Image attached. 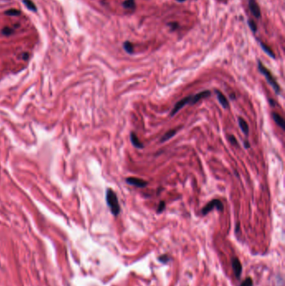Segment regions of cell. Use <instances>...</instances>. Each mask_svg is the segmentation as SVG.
I'll list each match as a JSON object with an SVG mask.
<instances>
[{"label": "cell", "instance_id": "6da1fadb", "mask_svg": "<svg viewBox=\"0 0 285 286\" xmlns=\"http://www.w3.org/2000/svg\"><path fill=\"white\" fill-rule=\"evenodd\" d=\"M106 203L111 213L114 216L119 215L120 212V207L119 204L118 198L115 192L110 188L106 191Z\"/></svg>", "mask_w": 285, "mask_h": 286}, {"label": "cell", "instance_id": "7a4b0ae2", "mask_svg": "<svg viewBox=\"0 0 285 286\" xmlns=\"http://www.w3.org/2000/svg\"><path fill=\"white\" fill-rule=\"evenodd\" d=\"M258 65H259V71L265 76V78L267 79V81L269 82V85L272 86L273 89L274 90L275 93L277 94V95H279L280 92H281L280 86L279 85H278V83H277V81H276V80L274 79V77L273 76L272 73L270 72V71L267 69L266 67L262 64V62L259 61V60L258 61Z\"/></svg>", "mask_w": 285, "mask_h": 286}, {"label": "cell", "instance_id": "3957f363", "mask_svg": "<svg viewBox=\"0 0 285 286\" xmlns=\"http://www.w3.org/2000/svg\"><path fill=\"white\" fill-rule=\"evenodd\" d=\"M213 209H217V210H219V211L222 212L223 211L224 206L220 200H218V199H213V200L209 202V203L203 208V210H202V213H203V215H207L209 212L213 210Z\"/></svg>", "mask_w": 285, "mask_h": 286}, {"label": "cell", "instance_id": "277c9868", "mask_svg": "<svg viewBox=\"0 0 285 286\" xmlns=\"http://www.w3.org/2000/svg\"><path fill=\"white\" fill-rule=\"evenodd\" d=\"M191 98H192V96H189L186 97V98H184V99L181 100L180 101L177 102V103L175 105V107L173 108V110H171V116H173L175 114H176V113L178 112L179 110H181L182 107L185 106L186 105H189Z\"/></svg>", "mask_w": 285, "mask_h": 286}, {"label": "cell", "instance_id": "5b68a950", "mask_svg": "<svg viewBox=\"0 0 285 286\" xmlns=\"http://www.w3.org/2000/svg\"><path fill=\"white\" fill-rule=\"evenodd\" d=\"M248 6H249V9H250L251 13H253V15L255 17L256 19H260L261 18V11L259 8V6L258 3L256 2V0H249L248 1Z\"/></svg>", "mask_w": 285, "mask_h": 286}, {"label": "cell", "instance_id": "8992f818", "mask_svg": "<svg viewBox=\"0 0 285 286\" xmlns=\"http://www.w3.org/2000/svg\"><path fill=\"white\" fill-rule=\"evenodd\" d=\"M125 182H127L128 184H131L137 187H145L147 186V181L136 178V177H128L125 179Z\"/></svg>", "mask_w": 285, "mask_h": 286}, {"label": "cell", "instance_id": "52a82bcc", "mask_svg": "<svg viewBox=\"0 0 285 286\" xmlns=\"http://www.w3.org/2000/svg\"><path fill=\"white\" fill-rule=\"evenodd\" d=\"M232 266L233 272H234L235 276L237 279L240 278L241 274H242V270H243V267H242V264L239 261V260L237 258H233L232 260Z\"/></svg>", "mask_w": 285, "mask_h": 286}, {"label": "cell", "instance_id": "ba28073f", "mask_svg": "<svg viewBox=\"0 0 285 286\" xmlns=\"http://www.w3.org/2000/svg\"><path fill=\"white\" fill-rule=\"evenodd\" d=\"M210 96H211L210 91H202V92L197 94V95H195V96H192V98H191V101H190L189 105L196 104V103H197V102L199 101L200 100L204 99V98H207V97H209Z\"/></svg>", "mask_w": 285, "mask_h": 286}, {"label": "cell", "instance_id": "9c48e42d", "mask_svg": "<svg viewBox=\"0 0 285 286\" xmlns=\"http://www.w3.org/2000/svg\"><path fill=\"white\" fill-rule=\"evenodd\" d=\"M215 92H216L217 99H218L219 102H220V104H221L222 106L223 107L224 109H228V108H229V102H228L227 99L226 97H225V96H224L223 94L222 93L221 91H217V90H216Z\"/></svg>", "mask_w": 285, "mask_h": 286}, {"label": "cell", "instance_id": "30bf717a", "mask_svg": "<svg viewBox=\"0 0 285 286\" xmlns=\"http://www.w3.org/2000/svg\"><path fill=\"white\" fill-rule=\"evenodd\" d=\"M130 136H131V142L134 147H136V148H138V149L144 148V145L140 142V140L138 139V137L136 136L135 132H131Z\"/></svg>", "mask_w": 285, "mask_h": 286}, {"label": "cell", "instance_id": "8fae6325", "mask_svg": "<svg viewBox=\"0 0 285 286\" xmlns=\"http://www.w3.org/2000/svg\"><path fill=\"white\" fill-rule=\"evenodd\" d=\"M272 115H273V120H274L275 122H276V123H277L278 125V126L282 128V130L285 131V121H284V120H283V118L280 115H278V113H275V112L273 113Z\"/></svg>", "mask_w": 285, "mask_h": 286}, {"label": "cell", "instance_id": "7c38bea8", "mask_svg": "<svg viewBox=\"0 0 285 286\" xmlns=\"http://www.w3.org/2000/svg\"><path fill=\"white\" fill-rule=\"evenodd\" d=\"M238 120V124H239L241 130L243 131V132L245 134L246 136H248V132H249V127H248L247 121L243 117H238V120Z\"/></svg>", "mask_w": 285, "mask_h": 286}, {"label": "cell", "instance_id": "4fadbf2b", "mask_svg": "<svg viewBox=\"0 0 285 286\" xmlns=\"http://www.w3.org/2000/svg\"><path fill=\"white\" fill-rule=\"evenodd\" d=\"M177 131H178V129H172V130H170V131H167V132H166V133L162 137H161V139L160 142H166V141H168V140L171 139V137H174V136L176 135Z\"/></svg>", "mask_w": 285, "mask_h": 286}, {"label": "cell", "instance_id": "5bb4252c", "mask_svg": "<svg viewBox=\"0 0 285 286\" xmlns=\"http://www.w3.org/2000/svg\"><path fill=\"white\" fill-rule=\"evenodd\" d=\"M260 45H261L262 49H264V52H265V53H266L269 56L272 57L273 59H275V54H274V53H273V51L271 49L269 48V46L267 45H265V44L262 43V42H260Z\"/></svg>", "mask_w": 285, "mask_h": 286}, {"label": "cell", "instance_id": "9a60e30c", "mask_svg": "<svg viewBox=\"0 0 285 286\" xmlns=\"http://www.w3.org/2000/svg\"><path fill=\"white\" fill-rule=\"evenodd\" d=\"M23 2H24V3L27 7V8H29L30 10L33 11V12H36L37 11V8H36L35 3L33 2L32 0H23Z\"/></svg>", "mask_w": 285, "mask_h": 286}, {"label": "cell", "instance_id": "2e32d148", "mask_svg": "<svg viewBox=\"0 0 285 286\" xmlns=\"http://www.w3.org/2000/svg\"><path fill=\"white\" fill-rule=\"evenodd\" d=\"M123 47L128 54H133L134 52V46L133 45L129 42V41H125V43L123 44Z\"/></svg>", "mask_w": 285, "mask_h": 286}, {"label": "cell", "instance_id": "e0dca14e", "mask_svg": "<svg viewBox=\"0 0 285 286\" xmlns=\"http://www.w3.org/2000/svg\"><path fill=\"white\" fill-rule=\"evenodd\" d=\"M123 6L125 8L131 9V8H134L136 7V2H135V0H125V2H123Z\"/></svg>", "mask_w": 285, "mask_h": 286}, {"label": "cell", "instance_id": "ac0fdd59", "mask_svg": "<svg viewBox=\"0 0 285 286\" xmlns=\"http://www.w3.org/2000/svg\"><path fill=\"white\" fill-rule=\"evenodd\" d=\"M6 15H8V16H19L21 14V12L18 9H14V8H11V9H8L5 12Z\"/></svg>", "mask_w": 285, "mask_h": 286}, {"label": "cell", "instance_id": "d6986e66", "mask_svg": "<svg viewBox=\"0 0 285 286\" xmlns=\"http://www.w3.org/2000/svg\"><path fill=\"white\" fill-rule=\"evenodd\" d=\"M2 33H3V35L8 36V35H13V33H14V30L10 28V27H5V28H3V30H2Z\"/></svg>", "mask_w": 285, "mask_h": 286}, {"label": "cell", "instance_id": "ffe728a7", "mask_svg": "<svg viewBox=\"0 0 285 286\" xmlns=\"http://www.w3.org/2000/svg\"><path fill=\"white\" fill-rule=\"evenodd\" d=\"M158 260L160 262L163 263V264H166V263H168L171 260V257L167 255V254H163V255L158 258Z\"/></svg>", "mask_w": 285, "mask_h": 286}, {"label": "cell", "instance_id": "44dd1931", "mask_svg": "<svg viewBox=\"0 0 285 286\" xmlns=\"http://www.w3.org/2000/svg\"><path fill=\"white\" fill-rule=\"evenodd\" d=\"M253 279L248 277V278L246 279L245 280H243V282L241 283V284H240L239 286H253Z\"/></svg>", "mask_w": 285, "mask_h": 286}, {"label": "cell", "instance_id": "7402d4cb", "mask_svg": "<svg viewBox=\"0 0 285 286\" xmlns=\"http://www.w3.org/2000/svg\"><path fill=\"white\" fill-rule=\"evenodd\" d=\"M248 25H249V28L252 30V31H253V32H256V31H257V29H258L257 24H256L253 20L249 19V20H248Z\"/></svg>", "mask_w": 285, "mask_h": 286}, {"label": "cell", "instance_id": "603a6c76", "mask_svg": "<svg viewBox=\"0 0 285 286\" xmlns=\"http://www.w3.org/2000/svg\"><path fill=\"white\" fill-rule=\"evenodd\" d=\"M166 208V203L164 201H161L160 203H159V206H158L157 209V213H162L164 210H165Z\"/></svg>", "mask_w": 285, "mask_h": 286}, {"label": "cell", "instance_id": "cb8c5ba5", "mask_svg": "<svg viewBox=\"0 0 285 286\" xmlns=\"http://www.w3.org/2000/svg\"><path fill=\"white\" fill-rule=\"evenodd\" d=\"M228 138H229L230 142H231V143H232V145H235V146H237V140H236V138H235V137H233V136H229V137H228Z\"/></svg>", "mask_w": 285, "mask_h": 286}, {"label": "cell", "instance_id": "d4e9b609", "mask_svg": "<svg viewBox=\"0 0 285 286\" xmlns=\"http://www.w3.org/2000/svg\"><path fill=\"white\" fill-rule=\"evenodd\" d=\"M22 57H23V59H29V54H28V53L23 54V55H22Z\"/></svg>", "mask_w": 285, "mask_h": 286}, {"label": "cell", "instance_id": "484cf974", "mask_svg": "<svg viewBox=\"0 0 285 286\" xmlns=\"http://www.w3.org/2000/svg\"><path fill=\"white\" fill-rule=\"evenodd\" d=\"M244 147H245L246 148H249V147H250V145L248 144V142H247V141L244 142Z\"/></svg>", "mask_w": 285, "mask_h": 286}, {"label": "cell", "instance_id": "4316f807", "mask_svg": "<svg viewBox=\"0 0 285 286\" xmlns=\"http://www.w3.org/2000/svg\"><path fill=\"white\" fill-rule=\"evenodd\" d=\"M177 1H178V2H184L185 0H177Z\"/></svg>", "mask_w": 285, "mask_h": 286}]
</instances>
